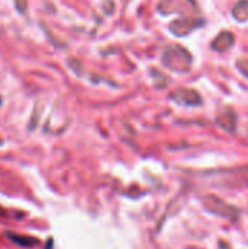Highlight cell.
Returning <instances> with one entry per match:
<instances>
[{
	"instance_id": "7a4b0ae2",
	"label": "cell",
	"mask_w": 248,
	"mask_h": 249,
	"mask_svg": "<svg viewBox=\"0 0 248 249\" xmlns=\"http://www.w3.org/2000/svg\"><path fill=\"white\" fill-rule=\"evenodd\" d=\"M0 102H1V99H0Z\"/></svg>"
},
{
	"instance_id": "6da1fadb",
	"label": "cell",
	"mask_w": 248,
	"mask_h": 249,
	"mask_svg": "<svg viewBox=\"0 0 248 249\" xmlns=\"http://www.w3.org/2000/svg\"><path fill=\"white\" fill-rule=\"evenodd\" d=\"M9 238L20 247H34L38 242L35 238H28V236H20V235H9Z\"/></svg>"
}]
</instances>
